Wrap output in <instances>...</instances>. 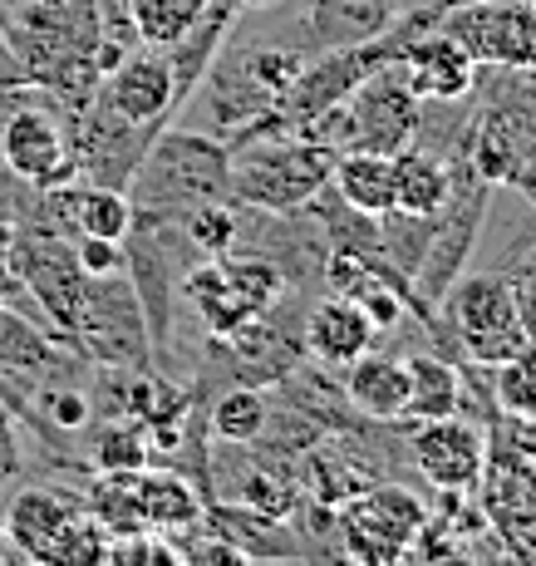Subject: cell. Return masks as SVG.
Instances as JSON below:
<instances>
[{
	"instance_id": "cell-1",
	"label": "cell",
	"mask_w": 536,
	"mask_h": 566,
	"mask_svg": "<svg viewBox=\"0 0 536 566\" xmlns=\"http://www.w3.org/2000/svg\"><path fill=\"white\" fill-rule=\"evenodd\" d=\"M335 148L305 134H246L227 148V198L261 212H295L330 188Z\"/></svg>"
},
{
	"instance_id": "cell-2",
	"label": "cell",
	"mask_w": 536,
	"mask_h": 566,
	"mask_svg": "<svg viewBox=\"0 0 536 566\" xmlns=\"http://www.w3.org/2000/svg\"><path fill=\"white\" fill-rule=\"evenodd\" d=\"M0 527L10 552L30 566H104L108 532L94 522L84 497L64 488H20L6 497Z\"/></svg>"
},
{
	"instance_id": "cell-3",
	"label": "cell",
	"mask_w": 536,
	"mask_h": 566,
	"mask_svg": "<svg viewBox=\"0 0 536 566\" xmlns=\"http://www.w3.org/2000/svg\"><path fill=\"white\" fill-rule=\"evenodd\" d=\"M124 192H138V198H128L134 217H153L158 207L188 212L202 202H227V148L217 138L188 134V128H162Z\"/></svg>"
},
{
	"instance_id": "cell-4",
	"label": "cell",
	"mask_w": 536,
	"mask_h": 566,
	"mask_svg": "<svg viewBox=\"0 0 536 566\" xmlns=\"http://www.w3.org/2000/svg\"><path fill=\"white\" fill-rule=\"evenodd\" d=\"M182 296L192 301L197 321L207 325L212 340H237L242 331H256L266 311L286 296V276L281 266L261 256H202L182 281Z\"/></svg>"
},
{
	"instance_id": "cell-5",
	"label": "cell",
	"mask_w": 536,
	"mask_h": 566,
	"mask_svg": "<svg viewBox=\"0 0 536 566\" xmlns=\"http://www.w3.org/2000/svg\"><path fill=\"white\" fill-rule=\"evenodd\" d=\"M0 168L35 192L64 188V182L80 178L70 144V108L54 104L35 84H25L10 104L6 124H0Z\"/></svg>"
},
{
	"instance_id": "cell-6",
	"label": "cell",
	"mask_w": 536,
	"mask_h": 566,
	"mask_svg": "<svg viewBox=\"0 0 536 566\" xmlns=\"http://www.w3.org/2000/svg\"><path fill=\"white\" fill-rule=\"evenodd\" d=\"M429 522L433 517L419 493L379 483L345 497L335 532H340V552L355 566H403V557L413 552V542L423 537Z\"/></svg>"
},
{
	"instance_id": "cell-7",
	"label": "cell",
	"mask_w": 536,
	"mask_h": 566,
	"mask_svg": "<svg viewBox=\"0 0 536 566\" xmlns=\"http://www.w3.org/2000/svg\"><path fill=\"white\" fill-rule=\"evenodd\" d=\"M439 325L458 340V350L473 365H502L527 345L512 306V291L502 276H483V271H463L453 286L439 296Z\"/></svg>"
},
{
	"instance_id": "cell-8",
	"label": "cell",
	"mask_w": 536,
	"mask_h": 566,
	"mask_svg": "<svg viewBox=\"0 0 536 566\" xmlns=\"http://www.w3.org/2000/svg\"><path fill=\"white\" fill-rule=\"evenodd\" d=\"M439 30L467 50L477 70H536V6L532 0H467L439 15Z\"/></svg>"
},
{
	"instance_id": "cell-9",
	"label": "cell",
	"mask_w": 536,
	"mask_h": 566,
	"mask_svg": "<svg viewBox=\"0 0 536 566\" xmlns=\"http://www.w3.org/2000/svg\"><path fill=\"white\" fill-rule=\"evenodd\" d=\"M94 99L108 108L114 118L124 124H138V128H168L178 118V94H172V70L162 60L158 45H138L128 50L114 70L98 80Z\"/></svg>"
},
{
	"instance_id": "cell-10",
	"label": "cell",
	"mask_w": 536,
	"mask_h": 566,
	"mask_svg": "<svg viewBox=\"0 0 536 566\" xmlns=\"http://www.w3.org/2000/svg\"><path fill=\"white\" fill-rule=\"evenodd\" d=\"M409 453L419 463V473L429 478L439 493L448 497H467L483 488V473H487V433L477 423L458 419H423L413 423V439H409Z\"/></svg>"
},
{
	"instance_id": "cell-11",
	"label": "cell",
	"mask_w": 536,
	"mask_h": 566,
	"mask_svg": "<svg viewBox=\"0 0 536 566\" xmlns=\"http://www.w3.org/2000/svg\"><path fill=\"white\" fill-rule=\"evenodd\" d=\"M393 64L403 70L409 90L419 94L423 104H458L473 94L477 84V64L467 60V50L458 45L453 35L439 30V15H429L409 40L399 45Z\"/></svg>"
},
{
	"instance_id": "cell-12",
	"label": "cell",
	"mask_w": 536,
	"mask_h": 566,
	"mask_svg": "<svg viewBox=\"0 0 536 566\" xmlns=\"http://www.w3.org/2000/svg\"><path fill=\"white\" fill-rule=\"evenodd\" d=\"M399 20L393 0H305V45L311 50H355L379 40Z\"/></svg>"
},
{
	"instance_id": "cell-13",
	"label": "cell",
	"mask_w": 536,
	"mask_h": 566,
	"mask_svg": "<svg viewBox=\"0 0 536 566\" xmlns=\"http://www.w3.org/2000/svg\"><path fill=\"white\" fill-rule=\"evenodd\" d=\"M375 321L365 315V306H355L349 296H325L311 306L305 321V350L325 365H355L365 350H375Z\"/></svg>"
},
{
	"instance_id": "cell-14",
	"label": "cell",
	"mask_w": 536,
	"mask_h": 566,
	"mask_svg": "<svg viewBox=\"0 0 536 566\" xmlns=\"http://www.w3.org/2000/svg\"><path fill=\"white\" fill-rule=\"evenodd\" d=\"M345 395L365 419L403 423V405H409V360L365 350L355 365H345Z\"/></svg>"
},
{
	"instance_id": "cell-15",
	"label": "cell",
	"mask_w": 536,
	"mask_h": 566,
	"mask_svg": "<svg viewBox=\"0 0 536 566\" xmlns=\"http://www.w3.org/2000/svg\"><path fill=\"white\" fill-rule=\"evenodd\" d=\"M134 493H138V513H144V527L153 537H178L202 522V497L182 473L172 468H138L134 473Z\"/></svg>"
},
{
	"instance_id": "cell-16",
	"label": "cell",
	"mask_w": 536,
	"mask_h": 566,
	"mask_svg": "<svg viewBox=\"0 0 536 566\" xmlns=\"http://www.w3.org/2000/svg\"><path fill=\"white\" fill-rule=\"evenodd\" d=\"M330 188L340 192V202L359 217H389L393 212V154H369V148H349L335 154Z\"/></svg>"
},
{
	"instance_id": "cell-17",
	"label": "cell",
	"mask_w": 536,
	"mask_h": 566,
	"mask_svg": "<svg viewBox=\"0 0 536 566\" xmlns=\"http://www.w3.org/2000/svg\"><path fill=\"white\" fill-rule=\"evenodd\" d=\"M448 188H453V172L429 148L409 144L393 154V212L399 217H433L448 202Z\"/></svg>"
},
{
	"instance_id": "cell-18",
	"label": "cell",
	"mask_w": 536,
	"mask_h": 566,
	"mask_svg": "<svg viewBox=\"0 0 536 566\" xmlns=\"http://www.w3.org/2000/svg\"><path fill=\"white\" fill-rule=\"evenodd\" d=\"M458 375L439 355H413L409 360V405H403V423L423 419H448L458 413Z\"/></svg>"
},
{
	"instance_id": "cell-19",
	"label": "cell",
	"mask_w": 536,
	"mask_h": 566,
	"mask_svg": "<svg viewBox=\"0 0 536 566\" xmlns=\"http://www.w3.org/2000/svg\"><path fill=\"white\" fill-rule=\"evenodd\" d=\"M128 6V25H134L138 45H172L202 20L207 0H124Z\"/></svg>"
},
{
	"instance_id": "cell-20",
	"label": "cell",
	"mask_w": 536,
	"mask_h": 566,
	"mask_svg": "<svg viewBox=\"0 0 536 566\" xmlns=\"http://www.w3.org/2000/svg\"><path fill=\"white\" fill-rule=\"evenodd\" d=\"M84 507L94 513V522L108 532V537H138L144 527V513H138V493H134V473H98Z\"/></svg>"
},
{
	"instance_id": "cell-21",
	"label": "cell",
	"mask_w": 536,
	"mask_h": 566,
	"mask_svg": "<svg viewBox=\"0 0 536 566\" xmlns=\"http://www.w3.org/2000/svg\"><path fill=\"white\" fill-rule=\"evenodd\" d=\"M492 395L512 423H536V345H522L512 360L492 365Z\"/></svg>"
},
{
	"instance_id": "cell-22",
	"label": "cell",
	"mask_w": 536,
	"mask_h": 566,
	"mask_svg": "<svg viewBox=\"0 0 536 566\" xmlns=\"http://www.w3.org/2000/svg\"><path fill=\"white\" fill-rule=\"evenodd\" d=\"M266 419H271L266 395H261V389H251V385L227 389V395L212 405V433L222 443H251V439H261V433H266Z\"/></svg>"
},
{
	"instance_id": "cell-23",
	"label": "cell",
	"mask_w": 536,
	"mask_h": 566,
	"mask_svg": "<svg viewBox=\"0 0 536 566\" xmlns=\"http://www.w3.org/2000/svg\"><path fill=\"white\" fill-rule=\"evenodd\" d=\"M90 459L98 473H138V468H148V459H153L148 429L144 423H104V429L94 433Z\"/></svg>"
},
{
	"instance_id": "cell-24",
	"label": "cell",
	"mask_w": 536,
	"mask_h": 566,
	"mask_svg": "<svg viewBox=\"0 0 536 566\" xmlns=\"http://www.w3.org/2000/svg\"><path fill=\"white\" fill-rule=\"evenodd\" d=\"M182 237H188L202 256H222V252H232V242H237V217L227 212L222 202L188 207V212H182Z\"/></svg>"
},
{
	"instance_id": "cell-25",
	"label": "cell",
	"mask_w": 536,
	"mask_h": 566,
	"mask_svg": "<svg viewBox=\"0 0 536 566\" xmlns=\"http://www.w3.org/2000/svg\"><path fill=\"white\" fill-rule=\"evenodd\" d=\"M182 542H172V547L182 552V562L188 566H251L246 552L237 547L232 537H222V532H178Z\"/></svg>"
},
{
	"instance_id": "cell-26",
	"label": "cell",
	"mask_w": 536,
	"mask_h": 566,
	"mask_svg": "<svg viewBox=\"0 0 536 566\" xmlns=\"http://www.w3.org/2000/svg\"><path fill=\"white\" fill-rule=\"evenodd\" d=\"M502 281H507V291H512V306H517L522 335H527V345H536V247L527 256H517V266H512Z\"/></svg>"
},
{
	"instance_id": "cell-27",
	"label": "cell",
	"mask_w": 536,
	"mask_h": 566,
	"mask_svg": "<svg viewBox=\"0 0 536 566\" xmlns=\"http://www.w3.org/2000/svg\"><path fill=\"white\" fill-rule=\"evenodd\" d=\"M74 261L84 276H124L128 266L124 242H104V237H74Z\"/></svg>"
},
{
	"instance_id": "cell-28",
	"label": "cell",
	"mask_w": 536,
	"mask_h": 566,
	"mask_svg": "<svg viewBox=\"0 0 536 566\" xmlns=\"http://www.w3.org/2000/svg\"><path fill=\"white\" fill-rule=\"evenodd\" d=\"M45 413H50L54 429H84L90 405H84L80 389H45Z\"/></svg>"
},
{
	"instance_id": "cell-29",
	"label": "cell",
	"mask_w": 536,
	"mask_h": 566,
	"mask_svg": "<svg viewBox=\"0 0 536 566\" xmlns=\"http://www.w3.org/2000/svg\"><path fill=\"white\" fill-rule=\"evenodd\" d=\"M15 468H20V449H15V423H10V413L6 405H0V488L15 478Z\"/></svg>"
},
{
	"instance_id": "cell-30",
	"label": "cell",
	"mask_w": 536,
	"mask_h": 566,
	"mask_svg": "<svg viewBox=\"0 0 536 566\" xmlns=\"http://www.w3.org/2000/svg\"><path fill=\"white\" fill-rule=\"evenodd\" d=\"M134 566H188V562H182V552L172 547V542H162V537H148L144 557H138Z\"/></svg>"
},
{
	"instance_id": "cell-31",
	"label": "cell",
	"mask_w": 536,
	"mask_h": 566,
	"mask_svg": "<svg viewBox=\"0 0 536 566\" xmlns=\"http://www.w3.org/2000/svg\"><path fill=\"white\" fill-rule=\"evenodd\" d=\"M10 562V537H6V527H0V566Z\"/></svg>"
},
{
	"instance_id": "cell-32",
	"label": "cell",
	"mask_w": 536,
	"mask_h": 566,
	"mask_svg": "<svg viewBox=\"0 0 536 566\" xmlns=\"http://www.w3.org/2000/svg\"><path fill=\"white\" fill-rule=\"evenodd\" d=\"M532 80H536V70H532Z\"/></svg>"
}]
</instances>
